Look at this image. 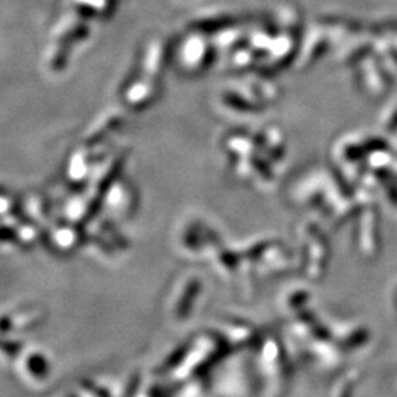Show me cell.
Returning <instances> with one entry per match:
<instances>
[{"label": "cell", "mask_w": 397, "mask_h": 397, "mask_svg": "<svg viewBox=\"0 0 397 397\" xmlns=\"http://www.w3.org/2000/svg\"><path fill=\"white\" fill-rule=\"evenodd\" d=\"M27 367H28V371L33 374L34 377L41 378L47 374V363L40 355L30 356L28 360H27Z\"/></svg>", "instance_id": "1"}]
</instances>
